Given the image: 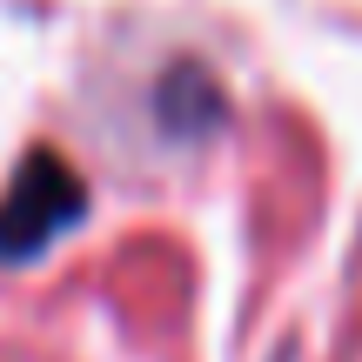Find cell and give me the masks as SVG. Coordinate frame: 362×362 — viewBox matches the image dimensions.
Returning <instances> with one entry per match:
<instances>
[{
  "instance_id": "cell-1",
  "label": "cell",
  "mask_w": 362,
  "mask_h": 362,
  "mask_svg": "<svg viewBox=\"0 0 362 362\" xmlns=\"http://www.w3.org/2000/svg\"><path fill=\"white\" fill-rule=\"evenodd\" d=\"M81 215V181L54 155H27L0 202V262H27Z\"/></svg>"
}]
</instances>
